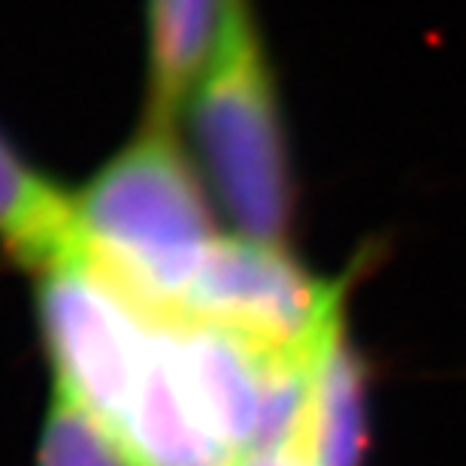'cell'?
<instances>
[{
  "label": "cell",
  "mask_w": 466,
  "mask_h": 466,
  "mask_svg": "<svg viewBox=\"0 0 466 466\" xmlns=\"http://www.w3.org/2000/svg\"><path fill=\"white\" fill-rule=\"evenodd\" d=\"M36 315L55 388L109 427L152 351L157 315L82 258L40 273Z\"/></svg>",
  "instance_id": "obj_4"
},
{
  "label": "cell",
  "mask_w": 466,
  "mask_h": 466,
  "mask_svg": "<svg viewBox=\"0 0 466 466\" xmlns=\"http://www.w3.org/2000/svg\"><path fill=\"white\" fill-rule=\"evenodd\" d=\"M228 0H146L148 121L173 127L203 73Z\"/></svg>",
  "instance_id": "obj_7"
},
{
  "label": "cell",
  "mask_w": 466,
  "mask_h": 466,
  "mask_svg": "<svg viewBox=\"0 0 466 466\" xmlns=\"http://www.w3.org/2000/svg\"><path fill=\"white\" fill-rule=\"evenodd\" d=\"M367 418V363L351 346L342 312L312 351L294 436L312 466H363Z\"/></svg>",
  "instance_id": "obj_5"
},
{
  "label": "cell",
  "mask_w": 466,
  "mask_h": 466,
  "mask_svg": "<svg viewBox=\"0 0 466 466\" xmlns=\"http://www.w3.org/2000/svg\"><path fill=\"white\" fill-rule=\"evenodd\" d=\"M346 312V282H321L288 246L218 237L170 319L228 330L251 346L309 358Z\"/></svg>",
  "instance_id": "obj_3"
},
{
  "label": "cell",
  "mask_w": 466,
  "mask_h": 466,
  "mask_svg": "<svg viewBox=\"0 0 466 466\" xmlns=\"http://www.w3.org/2000/svg\"><path fill=\"white\" fill-rule=\"evenodd\" d=\"M0 246L36 276L79 255L76 209L0 130Z\"/></svg>",
  "instance_id": "obj_6"
},
{
  "label": "cell",
  "mask_w": 466,
  "mask_h": 466,
  "mask_svg": "<svg viewBox=\"0 0 466 466\" xmlns=\"http://www.w3.org/2000/svg\"><path fill=\"white\" fill-rule=\"evenodd\" d=\"M200 176L173 127L146 121L79 194V255L139 306L173 315L216 230Z\"/></svg>",
  "instance_id": "obj_1"
},
{
  "label": "cell",
  "mask_w": 466,
  "mask_h": 466,
  "mask_svg": "<svg viewBox=\"0 0 466 466\" xmlns=\"http://www.w3.org/2000/svg\"><path fill=\"white\" fill-rule=\"evenodd\" d=\"M237 466H312V463H309V458H306L300 440L291 436V440H285V442L264 445V449L246 451L237 461Z\"/></svg>",
  "instance_id": "obj_9"
},
{
  "label": "cell",
  "mask_w": 466,
  "mask_h": 466,
  "mask_svg": "<svg viewBox=\"0 0 466 466\" xmlns=\"http://www.w3.org/2000/svg\"><path fill=\"white\" fill-rule=\"evenodd\" d=\"M36 466H134L113 433L86 412L76 400L55 388L49 412H46Z\"/></svg>",
  "instance_id": "obj_8"
},
{
  "label": "cell",
  "mask_w": 466,
  "mask_h": 466,
  "mask_svg": "<svg viewBox=\"0 0 466 466\" xmlns=\"http://www.w3.org/2000/svg\"><path fill=\"white\" fill-rule=\"evenodd\" d=\"M185 104L194 155L237 237L288 246L294 179L282 109L251 0H228L216 43Z\"/></svg>",
  "instance_id": "obj_2"
}]
</instances>
